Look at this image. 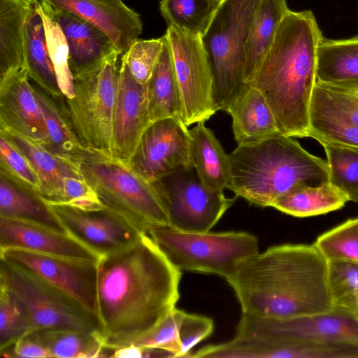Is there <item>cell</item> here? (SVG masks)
<instances>
[{
  "label": "cell",
  "instance_id": "6da1fadb",
  "mask_svg": "<svg viewBox=\"0 0 358 358\" xmlns=\"http://www.w3.org/2000/svg\"><path fill=\"white\" fill-rule=\"evenodd\" d=\"M182 272L147 234L97 262L99 329L104 350L135 343L176 308Z\"/></svg>",
  "mask_w": 358,
  "mask_h": 358
},
{
  "label": "cell",
  "instance_id": "7a4b0ae2",
  "mask_svg": "<svg viewBox=\"0 0 358 358\" xmlns=\"http://www.w3.org/2000/svg\"><path fill=\"white\" fill-rule=\"evenodd\" d=\"M328 261L314 245L282 244L243 261L227 281L242 313L283 319L334 308Z\"/></svg>",
  "mask_w": 358,
  "mask_h": 358
},
{
  "label": "cell",
  "instance_id": "3957f363",
  "mask_svg": "<svg viewBox=\"0 0 358 358\" xmlns=\"http://www.w3.org/2000/svg\"><path fill=\"white\" fill-rule=\"evenodd\" d=\"M322 37L310 10H290L270 49L245 83L262 92L280 131L287 136L308 137L317 52Z\"/></svg>",
  "mask_w": 358,
  "mask_h": 358
},
{
  "label": "cell",
  "instance_id": "277c9868",
  "mask_svg": "<svg viewBox=\"0 0 358 358\" xmlns=\"http://www.w3.org/2000/svg\"><path fill=\"white\" fill-rule=\"evenodd\" d=\"M229 157L231 177L227 188L236 197L262 207H272L298 186L329 182L327 162L282 134L238 144Z\"/></svg>",
  "mask_w": 358,
  "mask_h": 358
},
{
  "label": "cell",
  "instance_id": "5b68a950",
  "mask_svg": "<svg viewBox=\"0 0 358 358\" xmlns=\"http://www.w3.org/2000/svg\"><path fill=\"white\" fill-rule=\"evenodd\" d=\"M147 234L180 271L220 275L226 280L259 250V240L245 231L191 232L169 224L148 227Z\"/></svg>",
  "mask_w": 358,
  "mask_h": 358
},
{
  "label": "cell",
  "instance_id": "8992f818",
  "mask_svg": "<svg viewBox=\"0 0 358 358\" xmlns=\"http://www.w3.org/2000/svg\"><path fill=\"white\" fill-rule=\"evenodd\" d=\"M261 0H221L201 40L214 77L215 100L226 110L245 85V45Z\"/></svg>",
  "mask_w": 358,
  "mask_h": 358
},
{
  "label": "cell",
  "instance_id": "52a82bcc",
  "mask_svg": "<svg viewBox=\"0 0 358 358\" xmlns=\"http://www.w3.org/2000/svg\"><path fill=\"white\" fill-rule=\"evenodd\" d=\"M113 56L96 69L73 78L75 94L62 103L82 143L113 158V115L120 67Z\"/></svg>",
  "mask_w": 358,
  "mask_h": 358
},
{
  "label": "cell",
  "instance_id": "ba28073f",
  "mask_svg": "<svg viewBox=\"0 0 358 358\" xmlns=\"http://www.w3.org/2000/svg\"><path fill=\"white\" fill-rule=\"evenodd\" d=\"M81 171L102 204L141 231L169 224L167 213L155 183L136 173L127 162L103 158L80 164Z\"/></svg>",
  "mask_w": 358,
  "mask_h": 358
},
{
  "label": "cell",
  "instance_id": "9c48e42d",
  "mask_svg": "<svg viewBox=\"0 0 358 358\" xmlns=\"http://www.w3.org/2000/svg\"><path fill=\"white\" fill-rule=\"evenodd\" d=\"M4 284L29 323V334L50 328L99 331L93 318L67 294L31 272L1 259Z\"/></svg>",
  "mask_w": 358,
  "mask_h": 358
},
{
  "label": "cell",
  "instance_id": "30bf717a",
  "mask_svg": "<svg viewBox=\"0 0 358 358\" xmlns=\"http://www.w3.org/2000/svg\"><path fill=\"white\" fill-rule=\"evenodd\" d=\"M0 136L22 153L38 174L41 180L39 199L45 204H66L84 209L102 207L81 171V164L57 155L7 127L0 126Z\"/></svg>",
  "mask_w": 358,
  "mask_h": 358
},
{
  "label": "cell",
  "instance_id": "8fae6325",
  "mask_svg": "<svg viewBox=\"0 0 358 358\" xmlns=\"http://www.w3.org/2000/svg\"><path fill=\"white\" fill-rule=\"evenodd\" d=\"M168 38L187 127L206 121L218 110L214 77L201 37L167 26Z\"/></svg>",
  "mask_w": 358,
  "mask_h": 358
},
{
  "label": "cell",
  "instance_id": "7c38bea8",
  "mask_svg": "<svg viewBox=\"0 0 358 358\" xmlns=\"http://www.w3.org/2000/svg\"><path fill=\"white\" fill-rule=\"evenodd\" d=\"M155 184L169 224L185 231H210L236 200L205 187L194 167L178 170Z\"/></svg>",
  "mask_w": 358,
  "mask_h": 358
},
{
  "label": "cell",
  "instance_id": "4fadbf2b",
  "mask_svg": "<svg viewBox=\"0 0 358 358\" xmlns=\"http://www.w3.org/2000/svg\"><path fill=\"white\" fill-rule=\"evenodd\" d=\"M236 336L358 346V316L336 308L324 313L283 319L242 313Z\"/></svg>",
  "mask_w": 358,
  "mask_h": 358
},
{
  "label": "cell",
  "instance_id": "5bb4252c",
  "mask_svg": "<svg viewBox=\"0 0 358 358\" xmlns=\"http://www.w3.org/2000/svg\"><path fill=\"white\" fill-rule=\"evenodd\" d=\"M0 259L31 272L67 294L99 326L97 262L22 249L0 250Z\"/></svg>",
  "mask_w": 358,
  "mask_h": 358
},
{
  "label": "cell",
  "instance_id": "9a60e30c",
  "mask_svg": "<svg viewBox=\"0 0 358 358\" xmlns=\"http://www.w3.org/2000/svg\"><path fill=\"white\" fill-rule=\"evenodd\" d=\"M46 205L68 234L101 257L132 245L146 233L104 206L83 209L66 204Z\"/></svg>",
  "mask_w": 358,
  "mask_h": 358
},
{
  "label": "cell",
  "instance_id": "2e32d148",
  "mask_svg": "<svg viewBox=\"0 0 358 358\" xmlns=\"http://www.w3.org/2000/svg\"><path fill=\"white\" fill-rule=\"evenodd\" d=\"M187 127L175 118L152 123L127 163L152 183L178 170L192 168Z\"/></svg>",
  "mask_w": 358,
  "mask_h": 358
},
{
  "label": "cell",
  "instance_id": "e0dca14e",
  "mask_svg": "<svg viewBox=\"0 0 358 358\" xmlns=\"http://www.w3.org/2000/svg\"><path fill=\"white\" fill-rule=\"evenodd\" d=\"M151 124L146 84L139 83L121 59L113 115V158L128 162Z\"/></svg>",
  "mask_w": 358,
  "mask_h": 358
},
{
  "label": "cell",
  "instance_id": "ac0fdd59",
  "mask_svg": "<svg viewBox=\"0 0 358 358\" xmlns=\"http://www.w3.org/2000/svg\"><path fill=\"white\" fill-rule=\"evenodd\" d=\"M25 68L0 78V126L45 145L46 125Z\"/></svg>",
  "mask_w": 358,
  "mask_h": 358
},
{
  "label": "cell",
  "instance_id": "d6986e66",
  "mask_svg": "<svg viewBox=\"0 0 358 358\" xmlns=\"http://www.w3.org/2000/svg\"><path fill=\"white\" fill-rule=\"evenodd\" d=\"M37 253L97 262L101 256L68 233L22 220L0 217V250Z\"/></svg>",
  "mask_w": 358,
  "mask_h": 358
},
{
  "label": "cell",
  "instance_id": "ffe728a7",
  "mask_svg": "<svg viewBox=\"0 0 358 358\" xmlns=\"http://www.w3.org/2000/svg\"><path fill=\"white\" fill-rule=\"evenodd\" d=\"M66 10L104 32L121 55L143 31L140 15L122 0H43Z\"/></svg>",
  "mask_w": 358,
  "mask_h": 358
},
{
  "label": "cell",
  "instance_id": "44dd1931",
  "mask_svg": "<svg viewBox=\"0 0 358 358\" xmlns=\"http://www.w3.org/2000/svg\"><path fill=\"white\" fill-rule=\"evenodd\" d=\"M50 9L65 36L73 78L96 69L113 56L121 55L109 37L92 24L66 10L51 5Z\"/></svg>",
  "mask_w": 358,
  "mask_h": 358
},
{
  "label": "cell",
  "instance_id": "7402d4cb",
  "mask_svg": "<svg viewBox=\"0 0 358 358\" xmlns=\"http://www.w3.org/2000/svg\"><path fill=\"white\" fill-rule=\"evenodd\" d=\"M237 144L281 134L275 117L262 92L245 83L227 110Z\"/></svg>",
  "mask_w": 358,
  "mask_h": 358
},
{
  "label": "cell",
  "instance_id": "603a6c76",
  "mask_svg": "<svg viewBox=\"0 0 358 358\" xmlns=\"http://www.w3.org/2000/svg\"><path fill=\"white\" fill-rule=\"evenodd\" d=\"M34 88L46 125L47 149L79 164L108 158L82 143L64 109L62 97L55 99L36 85Z\"/></svg>",
  "mask_w": 358,
  "mask_h": 358
},
{
  "label": "cell",
  "instance_id": "cb8c5ba5",
  "mask_svg": "<svg viewBox=\"0 0 358 358\" xmlns=\"http://www.w3.org/2000/svg\"><path fill=\"white\" fill-rule=\"evenodd\" d=\"M189 132L191 162L199 180L208 189L223 192L231 177L229 155L205 121L197 122Z\"/></svg>",
  "mask_w": 358,
  "mask_h": 358
},
{
  "label": "cell",
  "instance_id": "d4e9b609",
  "mask_svg": "<svg viewBox=\"0 0 358 358\" xmlns=\"http://www.w3.org/2000/svg\"><path fill=\"white\" fill-rule=\"evenodd\" d=\"M308 137L318 142L358 148V127L342 113L317 80L310 105Z\"/></svg>",
  "mask_w": 358,
  "mask_h": 358
},
{
  "label": "cell",
  "instance_id": "484cf974",
  "mask_svg": "<svg viewBox=\"0 0 358 358\" xmlns=\"http://www.w3.org/2000/svg\"><path fill=\"white\" fill-rule=\"evenodd\" d=\"M146 89L152 123L166 118H175L184 122L180 92L166 34L162 52L146 83Z\"/></svg>",
  "mask_w": 358,
  "mask_h": 358
},
{
  "label": "cell",
  "instance_id": "4316f807",
  "mask_svg": "<svg viewBox=\"0 0 358 358\" xmlns=\"http://www.w3.org/2000/svg\"><path fill=\"white\" fill-rule=\"evenodd\" d=\"M24 60L28 76L55 99L64 96L49 54L44 24L34 5L24 29Z\"/></svg>",
  "mask_w": 358,
  "mask_h": 358
},
{
  "label": "cell",
  "instance_id": "83f0119b",
  "mask_svg": "<svg viewBox=\"0 0 358 358\" xmlns=\"http://www.w3.org/2000/svg\"><path fill=\"white\" fill-rule=\"evenodd\" d=\"M316 78L325 84L358 85V36L341 40L322 37L317 52Z\"/></svg>",
  "mask_w": 358,
  "mask_h": 358
},
{
  "label": "cell",
  "instance_id": "f1b7e54d",
  "mask_svg": "<svg viewBox=\"0 0 358 358\" xmlns=\"http://www.w3.org/2000/svg\"><path fill=\"white\" fill-rule=\"evenodd\" d=\"M290 10L287 0H261L245 45V83L270 49L280 24Z\"/></svg>",
  "mask_w": 358,
  "mask_h": 358
},
{
  "label": "cell",
  "instance_id": "f546056e",
  "mask_svg": "<svg viewBox=\"0 0 358 358\" xmlns=\"http://www.w3.org/2000/svg\"><path fill=\"white\" fill-rule=\"evenodd\" d=\"M33 5L0 0V78L24 68V29Z\"/></svg>",
  "mask_w": 358,
  "mask_h": 358
},
{
  "label": "cell",
  "instance_id": "4dcf8cb0",
  "mask_svg": "<svg viewBox=\"0 0 358 358\" xmlns=\"http://www.w3.org/2000/svg\"><path fill=\"white\" fill-rule=\"evenodd\" d=\"M348 201V196L329 182L298 186L280 197L272 207L294 217H307L337 210Z\"/></svg>",
  "mask_w": 358,
  "mask_h": 358
},
{
  "label": "cell",
  "instance_id": "1f68e13d",
  "mask_svg": "<svg viewBox=\"0 0 358 358\" xmlns=\"http://www.w3.org/2000/svg\"><path fill=\"white\" fill-rule=\"evenodd\" d=\"M29 335L46 348L55 358L100 357L104 349L99 331L50 328Z\"/></svg>",
  "mask_w": 358,
  "mask_h": 358
},
{
  "label": "cell",
  "instance_id": "d6a6232c",
  "mask_svg": "<svg viewBox=\"0 0 358 358\" xmlns=\"http://www.w3.org/2000/svg\"><path fill=\"white\" fill-rule=\"evenodd\" d=\"M0 217L31 221L67 233L48 206L38 196L1 174Z\"/></svg>",
  "mask_w": 358,
  "mask_h": 358
},
{
  "label": "cell",
  "instance_id": "836d02e7",
  "mask_svg": "<svg viewBox=\"0 0 358 358\" xmlns=\"http://www.w3.org/2000/svg\"><path fill=\"white\" fill-rule=\"evenodd\" d=\"M221 0H160L159 11L167 26L194 36L205 34Z\"/></svg>",
  "mask_w": 358,
  "mask_h": 358
},
{
  "label": "cell",
  "instance_id": "e575fe53",
  "mask_svg": "<svg viewBox=\"0 0 358 358\" xmlns=\"http://www.w3.org/2000/svg\"><path fill=\"white\" fill-rule=\"evenodd\" d=\"M42 17L47 45L55 69L60 90L64 97L71 99L74 94V81L69 62V48L61 27L50 9L43 0L34 3Z\"/></svg>",
  "mask_w": 358,
  "mask_h": 358
},
{
  "label": "cell",
  "instance_id": "d590c367",
  "mask_svg": "<svg viewBox=\"0 0 358 358\" xmlns=\"http://www.w3.org/2000/svg\"><path fill=\"white\" fill-rule=\"evenodd\" d=\"M319 143L326 152L329 182L345 193L349 201L358 202V148Z\"/></svg>",
  "mask_w": 358,
  "mask_h": 358
},
{
  "label": "cell",
  "instance_id": "8d00e7d4",
  "mask_svg": "<svg viewBox=\"0 0 358 358\" xmlns=\"http://www.w3.org/2000/svg\"><path fill=\"white\" fill-rule=\"evenodd\" d=\"M328 261V287L334 308L358 316V264Z\"/></svg>",
  "mask_w": 358,
  "mask_h": 358
},
{
  "label": "cell",
  "instance_id": "74e56055",
  "mask_svg": "<svg viewBox=\"0 0 358 358\" xmlns=\"http://www.w3.org/2000/svg\"><path fill=\"white\" fill-rule=\"evenodd\" d=\"M313 244L327 260L358 264V217L320 234Z\"/></svg>",
  "mask_w": 358,
  "mask_h": 358
},
{
  "label": "cell",
  "instance_id": "f35d334b",
  "mask_svg": "<svg viewBox=\"0 0 358 358\" xmlns=\"http://www.w3.org/2000/svg\"><path fill=\"white\" fill-rule=\"evenodd\" d=\"M0 174L39 198L41 180L30 162L0 136Z\"/></svg>",
  "mask_w": 358,
  "mask_h": 358
},
{
  "label": "cell",
  "instance_id": "ab89813d",
  "mask_svg": "<svg viewBox=\"0 0 358 358\" xmlns=\"http://www.w3.org/2000/svg\"><path fill=\"white\" fill-rule=\"evenodd\" d=\"M29 329L25 314L6 286L0 282V352L29 335Z\"/></svg>",
  "mask_w": 358,
  "mask_h": 358
},
{
  "label": "cell",
  "instance_id": "60d3db41",
  "mask_svg": "<svg viewBox=\"0 0 358 358\" xmlns=\"http://www.w3.org/2000/svg\"><path fill=\"white\" fill-rule=\"evenodd\" d=\"M164 45V36L158 38H137L121 59L127 64L133 76L146 84L159 59Z\"/></svg>",
  "mask_w": 358,
  "mask_h": 358
},
{
  "label": "cell",
  "instance_id": "b9f144b4",
  "mask_svg": "<svg viewBox=\"0 0 358 358\" xmlns=\"http://www.w3.org/2000/svg\"><path fill=\"white\" fill-rule=\"evenodd\" d=\"M183 313V310L175 308L151 331L134 344L147 348L166 350L173 357L179 358V327Z\"/></svg>",
  "mask_w": 358,
  "mask_h": 358
},
{
  "label": "cell",
  "instance_id": "7bdbcfd3",
  "mask_svg": "<svg viewBox=\"0 0 358 358\" xmlns=\"http://www.w3.org/2000/svg\"><path fill=\"white\" fill-rule=\"evenodd\" d=\"M214 322L206 316L184 311L179 327L180 352L179 358L189 357L190 350L213 333Z\"/></svg>",
  "mask_w": 358,
  "mask_h": 358
},
{
  "label": "cell",
  "instance_id": "ee69618b",
  "mask_svg": "<svg viewBox=\"0 0 358 358\" xmlns=\"http://www.w3.org/2000/svg\"><path fill=\"white\" fill-rule=\"evenodd\" d=\"M322 84L338 108L358 127V85Z\"/></svg>",
  "mask_w": 358,
  "mask_h": 358
},
{
  "label": "cell",
  "instance_id": "f6af8a7d",
  "mask_svg": "<svg viewBox=\"0 0 358 358\" xmlns=\"http://www.w3.org/2000/svg\"><path fill=\"white\" fill-rule=\"evenodd\" d=\"M0 352L6 357L55 358L46 348L29 335L20 338L9 348Z\"/></svg>",
  "mask_w": 358,
  "mask_h": 358
},
{
  "label": "cell",
  "instance_id": "bcb514c9",
  "mask_svg": "<svg viewBox=\"0 0 358 358\" xmlns=\"http://www.w3.org/2000/svg\"><path fill=\"white\" fill-rule=\"evenodd\" d=\"M110 357H153L154 348H147L131 343L112 350Z\"/></svg>",
  "mask_w": 358,
  "mask_h": 358
},
{
  "label": "cell",
  "instance_id": "7dc6e473",
  "mask_svg": "<svg viewBox=\"0 0 358 358\" xmlns=\"http://www.w3.org/2000/svg\"><path fill=\"white\" fill-rule=\"evenodd\" d=\"M29 5H34V3L38 0H18Z\"/></svg>",
  "mask_w": 358,
  "mask_h": 358
}]
</instances>
